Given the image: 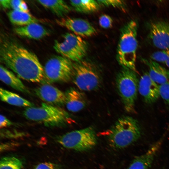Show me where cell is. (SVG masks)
Segmentation results:
<instances>
[{"label":"cell","instance_id":"cell-1","mask_svg":"<svg viewBox=\"0 0 169 169\" xmlns=\"http://www.w3.org/2000/svg\"><path fill=\"white\" fill-rule=\"evenodd\" d=\"M0 52L2 62L19 78L33 82H44V68L34 53L9 41L3 42Z\"/></svg>","mask_w":169,"mask_h":169},{"label":"cell","instance_id":"cell-2","mask_svg":"<svg viewBox=\"0 0 169 169\" xmlns=\"http://www.w3.org/2000/svg\"><path fill=\"white\" fill-rule=\"evenodd\" d=\"M104 133L110 146L120 149L138 140L141 137V130L136 120L130 116H124L119 118Z\"/></svg>","mask_w":169,"mask_h":169},{"label":"cell","instance_id":"cell-3","mask_svg":"<svg viewBox=\"0 0 169 169\" xmlns=\"http://www.w3.org/2000/svg\"><path fill=\"white\" fill-rule=\"evenodd\" d=\"M138 26L136 21L132 20L124 26L121 30L117 52L119 64L122 67L136 72Z\"/></svg>","mask_w":169,"mask_h":169},{"label":"cell","instance_id":"cell-4","mask_svg":"<svg viewBox=\"0 0 169 169\" xmlns=\"http://www.w3.org/2000/svg\"><path fill=\"white\" fill-rule=\"evenodd\" d=\"M23 114L27 119L42 123L48 127H60L69 120V114L59 107L42 103L38 107H28Z\"/></svg>","mask_w":169,"mask_h":169},{"label":"cell","instance_id":"cell-5","mask_svg":"<svg viewBox=\"0 0 169 169\" xmlns=\"http://www.w3.org/2000/svg\"><path fill=\"white\" fill-rule=\"evenodd\" d=\"M136 73L130 69L122 67L116 79V88L125 110L130 113L135 112L139 81Z\"/></svg>","mask_w":169,"mask_h":169},{"label":"cell","instance_id":"cell-6","mask_svg":"<svg viewBox=\"0 0 169 169\" xmlns=\"http://www.w3.org/2000/svg\"><path fill=\"white\" fill-rule=\"evenodd\" d=\"M71 80L79 90L85 91L97 89L102 81L101 76L96 67L82 60L73 63Z\"/></svg>","mask_w":169,"mask_h":169},{"label":"cell","instance_id":"cell-7","mask_svg":"<svg viewBox=\"0 0 169 169\" xmlns=\"http://www.w3.org/2000/svg\"><path fill=\"white\" fill-rule=\"evenodd\" d=\"M56 140L63 147L78 151L90 150L97 142L95 131L92 127L68 132L58 136Z\"/></svg>","mask_w":169,"mask_h":169},{"label":"cell","instance_id":"cell-8","mask_svg":"<svg viewBox=\"0 0 169 169\" xmlns=\"http://www.w3.org/2000/svg\"><path fill=\"white\" fill-rule=\"evenodd\" d=\"M63 41H55L54 48L62 56L75 62L82 60L87 50L86 42L81 37L71 33L63 35Z\"/></svg>","mask_w":169,"mask_h":169},{"label":"cell","instance_id":"cell-9","mask_svg":"<svg viewBox=\"0 0 169 169\" xmlns=\"http://www.w3.org/2000/svg\"><path fill=\"white\" fill-rule=\"evenodd\" d=\"M73 63L70 59L61 56L49 59L44 67V82H66L71 80Z\"/></svg>","mask_w":169,"mask_h":169},{"label":"cell","instance_id":"cell-10","mask_svg":"<svg viewBox=\"0 0 169 169\" xmlns=\"http://www.w3.org/2000/svg\"><path fill=\"white\" fill-rule=\"evenodd\" d=\"M148 37L153 45L162 50L169 49V22L159 21L149 27Z\"/></svg>","mask_w":169,"mask_h":169},{"label":"cell","instance_id":"cell-11","mask_svg":"<svg viewBox=\"0 0 169 169\" xmlns=\"http://www.w3.org/2000/svg\"><path fill=\"white\" fill-rule=\"evenodd\" d=\"M58 24L80 37H88L96 33L95 28L87 21L79 18H62L56 20Z\"/></svg>","mask_w":169,"mask_h":169},{"label":"cell","instance_id":"cell-12","mask_svg":"<svg viewBox=\"0 0 169 169\" xmlns=\"http://www.w3.org/2000/svg\"><path fill=\"white\" fill-rule=\"evenodd\" d=\"M36 95L48 104L60 107L65 105V93L50 84H45L35 89Z\"/></svg>","mask_w":169,"mask_h":169},{"label":"cell","instance_id":"cell-13","mask_svg":"<svg viewBox=\"0 0 169 169\" xmlns=\"http://www.w3.org/2000/svg\"><path fill=\"white\" fill-rule=\"evenodd\" d=\"M138 91L147 104L155 102L160 96L159 85L152 80L147 72L144 73L139 80Z\"/></svg>","mask_w":169,"mask_h":169},{"label":"cell","instance_id":"cell-14","mask_svg":"<svg viewBox=\"0 0 169 169\" xmlns=\"http://www.w3.org/2000/svg\"><path fill=\"white\" fill-rule=\"evenodd\" d=\"M164 138L162 136L152 145L145 153L135 157L128 169H150Z\"/></svg>","mask_w":169,"mask_h":169},{"label":"cell","instance_id":"cell-15","mask_svg":"<svg viewBox=\"0 0 169 169\" xmlns=\"http://www.w3.org/2000/svg\"><path fill=\"white\" fill-rule=\"evenodd\" d=\"M65 105L69 111L79 112L85 107L88 104V100L85 94L80 90L71 88L65 93Z\"/></svg>","mask_w":169,"mask_h":169},{"label":"cell","instance_id":"cell-16","mask_svg":"<svg viewBox=\"0 0 169 169\" xmlns=\"http://www.w3.org/2000/svg\"><path fill=\"white\" fill-rule=\"evenodd\" d=\"M141 60L149 68V76L155 83L160 85L169 81V69L151 59L142 58Z\"/></svg>","mask_w":169,"mask_h":169},{"label":"cell","instance_id":"cell-17","mask_svg":"<svg viewBox=\"0 0 169 169\" xmlns=\"http://www.w3.org/2000/svg\"><path fill=\"white\" fill-rule=\"evenodd\" d=\"M14 31L20 36L35 39H40L49 34L45 28L38 23L17 27Z\"/></svg>","mask_w":169,"mask_h":169},{"label":"cell","instance_id":"cell-18","mask_svg":"<svg viewBox=\"0 0 169 169\" xmlns=\"http://www.w3.org/2000/svg\"><path fill=\"white\" fill-rule=\"evenodd\" d=\"M0 79L2 82L15 90L23 93L28 92L21 80L13 72L1 65L0 67Z\"/></svg>","mask_w":169,"mask_h":169},{"label":"cell","instance_id":"cell-19","mask_svg":"<svg viewBox=\"0 0 169 169\" xmlns=\"http://www.w3.org/2000/svg\"><path fill=\"white\" fill-rule=\"evenodd\" d=\"M8 18L13 24L21 26L30 24L38 23L39 20L33 17L29 13L21 11L12 10L7 14Z\"/></svg>","mask_w":169,"mask_h":169},{"label":"cell","instance_id":"cell-20","mask_svg":"<svg viewBox=\"0 0 169 169\" xmlns=\"http://www.w3.org/2000/svg\"><path fill=\"white\" fill-rule=\"evenodd\" d=\"M37 1L59 17L64 16L69 13L71 10L70 7L63 0H39Z\"/></svg>","mask_w":169,"mask_h":169},{"label":"cell","instance_id":"cell-21","mask_svg":"<svg viewBox=\"0 0 169 169\" xmlns=\"http://www.w3.org/2000/svg\"><path fill=\"white\" fill-rule=\"evenodd\" d=\"M0 97L1 100L9 104L19 106L31 107L34 104L19 95L1 88Z\"/></svg>","mask_w":169,"mask_h":169},{"label":"cell","instance_id":"cell-22","mask_svg":"<svg viewBox=\"0 0 169 169\" xmlns=\"http://www.w3.org/2000/svg\"><path fill=\"white\" fill-rule=\"evenodd\" d=\"M70 3L77 11L82 13L93 12L97 10L100 7V4L97 1L70 0Z\"/></svg>","mask_w":169,"mask_h":169},{"label":"cell","instance_id":"cell-23","mask_svg":"<svg viewBox=\"0 0 169 169\" xmlns=\"http://www.w3.org/2000/svg\"><path fill=\"white\" fill-rule=\"evenodd\" d=\"M22 166V161L15 156H5L0 160V169H21Z\"/></svg>","mask_w":169,"mask_h":169},{"label":"cell","instance_id":"cell-24","mask_svg":"<svg viewBox=\"0 0 169 169\" xmlns=\"http://www.w3.org/2000/svg\"><path fill=\"white\" fill-rule=\"evenodd\" d=\"M169 55V49L158 51L152 53L151 59L156 62L165 64Z\"/></svg>","mask_w":169,"mask_h":169},{"label":"cell","instance_id":"cell-25","mask_svg":"<svg viewBox=\"0 0 169 169\" xmlns=\"http://www.w3.org/2000/svg\"><path fill=\"white\" fill-rule=\"evenodd\" d=\"M23 0H2L0 1L1 5L5 8H12L13 10L21 11L20 6Z\"/></svg>","mask_w":169,"mask_h":169},{"label":"cell","instance_id":"cell-26","mask_svg":"<svg viewBox=\"0 0 169 169\" xmlns=\"http://www.w3.org/2000/svg\"><path fill=\"white\" fill-rule=\"evenodd\" d=\"M160 96L169 106V81L159 85Z\"/></svg>","mask_w":169,"mask_h":169},{"label":"cell","instance_id":"cell-27","mask_svg":"<svg viewBox=\"0 0 169 169\" xmlns=\"http://www.w3.org/2000/svg\"><path fill=\"white\" fill-rule=\"evenodd\" d=\"M100 5L106 6H112L123 8L125 7V3L123 1L119 0H97Z\"/></svg>","mask_w":169,"mask_h":169},{"label":"cell","instance_id":"cell-28","mask_svg":"<svg viewBox=\"0 0 169 169\" xmlns=\"http://www.w3.org/2000/svg\"><path fill=\"white\" fill-rule=\"evenodd\" d=\"M99 22L100 26L102 28H108L112 26L113 20L109 15L104 14L100 17Z\"/></svg>","mask_w":169,"mask_h":169},{"label":"cell","instance_id":"cell-29","mask_svg":"<svg viewBox=\"0 0 169 169\" xmlns=\"http://www.w3.org/2000/svg\"><path fill=\"white\" fill-rule=\"evenodd\" d=\"M31 169H62L60 166L55 163L49 162L39 163Z\"/></svg>","mask_w":169,"mask_h":169},{"label":"cell","instance_id":"cell-30","mask_svg":"<svg viewBox=\"0 0 169 169\" xmlns=\"http://www.w3.org/2000/svg\"><path fill=\"white\" fill-rule=\"evenodd\" d=\"M13 125L12 122L3 115H0V127L3 128Z\"/></svg>","mask_w":169,"mask_h":169},{"label":"cell","instance_id":"cell-31","mask_svg":"<svg viewBox=\"0 0 169 169\" xmlns=\"http://www.w3.org/2000/svg\"><path fill=\"white\" fill-rule=\"evenodd\" d=\"M21 11L27 13H29V10L26 3L23 1L20 6Z\"/></svg>","mask_w":169,"mask_h":169},{"label":"cell","instance_id":"cell-32","mask_svg":"<svg viewBox=\"0 0 169 169\" xmlns=\"http://www.w3.org/2000/svg\"><path fill=\"white\" fill-rule=\"evenodd\" d=\"M169 68V55L168 57V59L165 62V64Z\"/></svg>","mask_w":169,"mask_h":169}]
</instances>
